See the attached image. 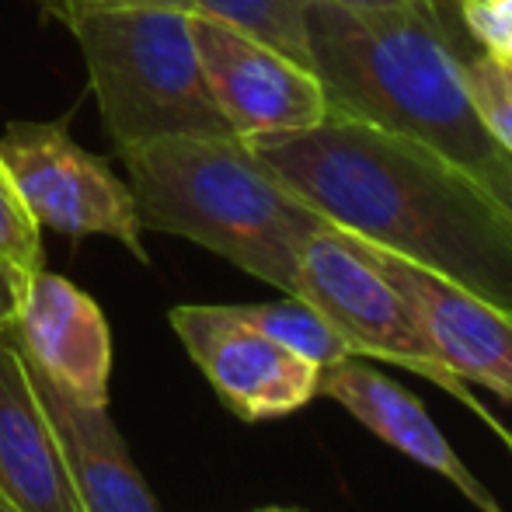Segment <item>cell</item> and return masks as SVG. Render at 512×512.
<instances>
[{
  "instance_id": "cell-25",
  "label": "cell",
  "mask_w": 512,
  "mask_h": 512,
  "mask_svg": "<svg viewBox=\"0 0 512 512\" xmlns=\"http://www.w3.org/2000/svg\"><path fill=\"white\" fill-rule=\"evenodd\" d=\"M453 4H457V0H453Z\"/></svg>"
},
{
  "instance_id": "cell-5",
  "label": "cell",
  "mask_w": 512,
  "mask_h": 512,
  "mask_svg": "<svg viewBox=\"0 0 512 512\" xmlns=\"http://www.w3.org/2000/svg\"><path fill=\"white\" fill-rule=\"evenodd\" d=\"M293 297H304L310 307L321 310L324 321L349 342L352 356L380 359L429 380L460 405H467L474 418L485 411V405L474 398L471 384H464L436 356L408 300L345 230L324 223L307 237L297 258Z\"/></svg>"
},
{
  "instance_id": "cell-2",
  "label": "cell",
  "mask_w": 512,
  "mask_h": 512,
  "mask_svg": "<svg viewBox=\"0 0 512 512\" xmlns=\"http://www.w3.org/2000/svg\"><path fill=\"white\" fill-rule=\"evenodd\" d=\"M310 70L331 112L418 143L478 178L512 209V157L478 119L464 88V56L432 0L359 11L328 0L307 4Z\"/></svg>"
},
{
  "instance_id": "cell-14",
  "label": "cell",
  "mask_w": 512,
  "mask_h": 512,
  "mask_svg": "<svg viewBox=\"0 0 512 512\" xmlns=\"http://www.w3.org/2000/svg\"><path fill=\"white\" fill-rule=\"evenodd\" d=\"M237 314L255 324L258 331H265L269 338H276L279 345H286L290 352L321 366V370L352 356L349 342L304 297L283 293V300H269V304H241Z\"/></svg>"
},
{
  "instance_id": "cell-24",
  "label": "cell",
  "mask_w": 512,
  "mask_h": 512,
  "mask_svg": "<svg viewBox=\"0 0 512 512\" xmlns=\"http://www.w3.org/2000/svg\"><path fill=\"white\" fill-rule=\"evenodd\" d=\"M0 512H14V509H11V506H7V502H4V499H0Z\"/></svg>"
},
{
  "instance_id": "cell-16",
  "label": "cell",
  "mask_w": 512,
  "mask_h": 512,
  "mask_svg": "<svg viewBox=\"0 0 512 512\" xmlns=\"http://www.w3.org/2000/svg\"><path fill=\"white\" fill-rule=\"evenodd\" d=\"M464 70V88L471 95V105L492 140L512 157V67L488 56H467L460 63Z\"/></svg>"
},
{
  "instance_id": "cell-17",
  "label": "cell",
  "mask_w": 512,
  "mask_h": 512,
  "mask_svg": "<svg viewBox=\"0 0 512 512\" xmlns=\"http://www.w3.org/2000/svg\"><path fill=\"white\" fill-rule=\"evenodd\" d=\"M0 262L21 283H28V276L46 265L42 262V227L32 220L25 203H21L4 157H0Z\"/></svg>"
},
{
  "instance_id": "cell-8",
  "label": "cell",
  "mask_w": 512,
  "mask_h": 512,
  "mask_svg": "<svg viewBox=\"0 0 512 512\" xmlns=\"http://www.w3.org/2000/svg\"><path fill=\"white\" fill-rule=\"evenodd\" d=\"M192 39L209 95L237 140L293 133L331 115V102L314 70L244 35L241 28L192 11Z\"/></svg>"
},
{
  "instance_id": "cell-9",
  "label": "cell",
  "mask_w": 512,
  "mask_h": 512,
  "mask_svg": "<svg viewBox=\"0 0 512 512\" xmlns=\"http://www.w3.org/2000/svg\"><path fill=\"white\" fill-rule=\"evenodd\" d=\"M352 241L408 300L436 356L464 384L488 387L512 405V310L488 304L394 251H384L359 237Z\"/></svg>"
},
{
  "instance_id": "cell-21",
  "label": "cell",
  "mask_w": 512,
  "mask_h": 512,
  "mask_svg": "<svg viewBox=\"0 0 512 512\" xmlns=\"http://www.w3.org/2000/svg\"><path fill=\"white\" fill-rule=\"evenodd\" d=\"M328 4L359 7V11H384V7H405V4H415V0H328Z\"/></svg>"
},
{
  "instance_id": "cell-3",
  "label": "cell",
  "mask_w": 512,
  "mask_h": 512,
  "mask_svg": "<svg viewBox=\"0 0 512 512\" xmlns=\"http://www.w3.org/2000/svg\"><path fill=\"white\" fill-rule=\"evenodd\" d=\"M143 230L175 234L248 276L297 290L300 248L328 220L297 199L237 136H168L119 150Z\"/></svg>"
},
{
  "instance_id": "cell-20",
  "label": "cell",
  "mask_w": 512,
  "mask_h": 512,
  "mask_svg": "<svg viewBox=\"0 0 512 512\" xmlns=\"http://www.w3.org/2000/svg\"><path fill=\"white\" fill-rule=\"evenodd\" d=\"M35 4L46 14H53L56 21L67 11H74V7H95V4H175V7H189L192 11V0H35Z\"/></svg>"
},
{
  "instance_id": "cell-19",
  "label": "cell",
  "mask_w": 512,
  "mask_h": 512,
  "mask_svg": "<svg viewBox=\"0 0 512 512\" xmlns=\"http://www.w3.org/2000/svg\"><path fill=\"white\" fill-rule=\"evenodd\" d=\"M21 290H25V283H21V279L14 276L4 262H0V331L14 328V317H18V304H21Z\"/></svg>"
},
{
  "instance_id": "cell-6",
  "label": "cell",
  "mask_w": 512,
  "mask_h": 512,
  "mask_svg": "<svg viewBox=\"0 0 512 512\" xmlns=\"http://www.w3.org/2000/svg\"><path fill=\"white\" fill-rule=\"evenodd\" d=\"M11 182L39 227L67 237H112L150 262L136 199L105 157L74 143L63 122H11L0 136Z\"/></svg>"
},
{
  "instance_id": "cell-22",
  "label": "cell",
  "mask_w": 512,
  "mask_h": 512,
  "mask_svg": "<svg viewBox=\"0 0 512 512\" xmlns=\"http://www.w3.org/2000/svg\"><path fill=\"white\" fill-rule=\"evenodd\" d=\"M478 418H481V422H485V425H488V429H492V432H499L502 446H506V450L512 453V429H509V425H506V422H502V418H495V415H492V411H488V408H485V411H481V415H478Z\"/></svg>"
},
{
  "instance_id": "cell-18",
  "label": "cell",
  "mask_w": 512,
  "mask_h": 512,
  "mask_svg": "<svg viewBox=\"0 0 512 512\" xmlns=\"http://www.w3.org/2000/svg\"><path fill=\"white\" fill-rule=\"evenodd\" d=\"M464 32L481 46V56L512 67V0H457Z\"/></svg>"
},
{
  "instance_id": "cell-4",
  "label": "cell",
  "mask_w": 512,
  "mask_h": 512,
  "mask_svg": "<svg viewBox=\"0 0 512 512\" xmlns=\"http://www.w3.org/2000/svg\"><path fill=\"white\" fill-rule=\"evenodd\" d=\"M60 21L84 53L115 150L168 136H234L209 95L189 7L95 4Z\"/></svg>"
},
{
  "instance_id": "cell-11",
  "label": "cell",
  "mask_w": 512,
  "mask_h": 512,
  "mask_svg": "<svg viewBox=\"0 0 512 512\" xmlns=\"http://www.w3.org/2000/svg\"><path fill=\"white\" fill-rule=\"evenodd\" d=\"M0 499L14 512H81L60 436L14 328L0 331Z\"/></svg>"
},
{
  "instance_id": "cell-13",
  "label": "cell",
  "mask_w": 512,
  "mask_h": 512,
  "mask_svg": "<svg viewBox=\"0 0 512 512\" xmlns=\"http://www.w3.org/2000/svg\"><path fill=\"white\" fill-rule=\"evenodd\" d=\"M32 380L60 436L81 512H164L136 460L129 457V446L108 408H88L74 401L35 363Z\"/></svg>"
},
{
  "instance_id": "cell-1",
  "label": "cell",
  "mask_w": 512,
  "mask_h": 512,
  "mask_svg": "<svg viewBox=\"0 0 512 512\" xmlns=\"http://www.w3.org/2000/svg\"><path fill=\"white\" fill-rule=\"evenodd\" d=\"M244 143L331 227L512 310V209L446 157L342 112Z\"/></svg>"
},
{
  "instance_id": "cell-23",
  "label": "cell",
  "mask_w": 512,
  "mask_h": 512,
  "mask_svg": "<svg viewBox=\"0 0 512 512\" xmlns=\"http://www.w3.org/2000/svg\"><path fill=\"white\" fill-rule=\"evenodd\" d=\"M255 512H307L300 506H265V509H255Z\"/></svg>"
},
{
  "instance_id": "cell-15",
  "label": "cell",
  "mask_w": 512,
  "mask_h": 512,
  "mask_svg": "<svg viewBox=\"0 0 512 512\" xmlns=\"http://www.w3.org/2000/svg\"><path fill=\"white\" fill-rule=\"evenodd\" d=\"M307 4L310 0H192V11L227 21L251 39L310 67Z\"/></svg>"
},
{
  "instance_id": "cell-7",
  "label": "cell",
  "mask_w": 512,
  "mask_h": 512,
  "mask_svg": "<svg viewBox=\"0 0 512 512\" xmlns=\"http://www.w3.org/2000/svg\"><path fill=\"white\" fill-rule=\"evenodd\" d=\"M168 324L216 398L241 422L297 415L317 398L321 366L258 331L230 304H182Z\"/></svg>"
},
{
  "instance_id": "cell-12",
  "label": "cell",
  "mask_w": 512,
  "mask_h": 512,
  "mask_svg": "<svg viewBox=\"0 0 512 512\" xmlns=\"http://www.w3.org/2000/svg\"><path fill=\"white\" fill-rule=\"evenodd\" d=\"M317 398H331L356 422H363L380 443L394 446L408 460L422 464L425 471L450 481L478 512H506L495 502V495L474 478L471 467L457 457V450L446 443L443 429L432 422L429 408L411 391H405L398 380H387L363 356H345L342 363L324 366L321 380H317Z\"/></svg>"
},
{
  "instance_id": "cell-10",
  "label": "cell",
  "mask_w": 512,
  "mask_h": 512,
  "mask_svg": "<svg viewBox=\"0 0 512 512\" xmlns=\"http://www.w3.org/2000/svg\"><path fill=\"white\" fill-rule=\"evenodd\" d=\"M25 356L74 401L108 408L112 387V331L95 297L42 265L21 290L14 317Z\"/></svg>"
}]
</instances>
